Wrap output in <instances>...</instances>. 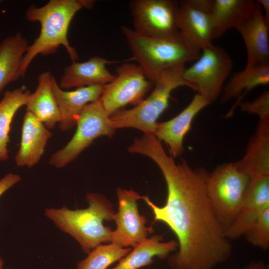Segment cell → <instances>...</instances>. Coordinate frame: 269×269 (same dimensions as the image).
<instances>
[{
    "label": "cell",
    "mask_w": 269,
    "mask_h": 269,
    "mask_svg": "<svg viewBox=\"0 0 269 269\" xmlns=\"http://www.w3.org/2000/svg\"><path fill=\"white\" fill-rule=\"evenodd\" d=\"M135 151L151 159L165 181L164 205H156L147 196H141V199L152 210V223H164L177 238L178 251L168 258L169 266L173 269H213L227 261L232 246L208 196L209 173L203 168L191 167L184 159L176 163L154 135L143 137Z\"/></svg>",
    "instance_id": "1"
},
{
    "label": "cell",
    "mask_w": 269,
    "mask_h": 269,
    "mask_svg": "<svg viewBox=\"0 0 269 269\" xmlns=\"http://www.w3.org/2000/svg\"><path fill=\"white\" fill-rule=\"evenodd\" d=\"M94 0H51L41 7L32 5L25 12V18L38 22L40 32L29 45L23 57L20 74L24 76L32 60L38 55H48L56 52L60 46L66 49L73 62L79 58L76 50L68 40V31L75 15L80 10L91 9Z\"/></svg>",
    "instance_id": "2"
},
{
    "label": "cell",
    "mask_w": 269,
    "mask_h": 269,
    "mask_svg": "<svg viewBox=\"0 0 269 269\" xmlns=\"http://www.w3.org/2000/svg\"><path fill=\"white\" fill-rule=\"evenodd\" d=\"M86 200L88 204L86 209L50 208L45 210V214L62 231L73 237L88 254L102 243L110 242L113 230L103 223L114 220L115 212L112 203L101 194L88 193Z\"/></svg>",
    "instance_id": "3"
},
{
    "label": "cell",
    "mask_w": 269,
    "mask_h": 269,
    "mask_svg": "<svg viewBox=\"0 0 269 269\" xmlns=\"http://www.w3.org/2000/svg\"><path fill=\"white\" fill-rule=\"evenodd\" d=\"M121 31L132 54L129 60L136 61L152 83L163 71L196 60L201 54V51L190 45L180 33L167 37H150L125 26H121Z\"/></svg>",
    "instance_id": "4"
},
{
    "label": "cell",
    "mask_w": 269,
    "mask_h": 269,
    "mask_svg": "<svg viewBox=\"0 0 269 269\" xmlns=\"http://www.w3.org/2000/svg\"><path fill=\"white\" fill-rule=\"evenodd\" d=\"M185 64H180L160 73L153 83L150 94L129 109H121L110 116V123L115 130L132 128L144 134H154L157 119L167 108L171 92L175 89L191 85L183 77Z\"/></svg>",
    "instance_id": "5"
},
{
    "label": "cell",
    "mask_w": 269,
    "mask_h": 269,
    "mask_svg": "<svg viewBox=\"0 0 269 269\" xmlns=\"http://www.w3.org/2000/svg\"><path fill=\"white\" fill-rule=\"evenodd\" d=\"M249 178L235 163L220 165L209 173L206 182L208 197L220 222L226 230L237 217Z\"/></svg>",
    "instance_id": "6"
},
{
    "label": "cell",
    "mask_w": 269,
    "mask_h": 269,
    "mask_svg": "<svg viewBox=\"0 0 269 269\" xmlns=\"http://www.w3.org/2000/svg\"><path fill=\"white\" fill-rule=\"evenodd\" d=\"M75 133L67 144L50 157L49 163L63 168L75 160L97 138L112 137L116 130L110 123V116L100 99L89 103L83 109L77 120Z\"/></svg>",
    "instance_id": "7"
},
{
    "label": "cell",
    "mask_w": 269,
    "mask_h": 269,
    "mask_svg": "<svg viewBox=\"0 0 269 269\" xmlns=\"http://www.w3.org/2000/svg\"><path fill=\"white\" fill-rule=\"evenodd\" d=\"M201 51L196 61L184 69L183 77L193 90L211 103L222 92L233 62L227 53L220 47L212 45Z\"/></svg>",
    "instance_id": "8"
},
{
    "label": "cell",
    "mask_w": 269,
    "mask_h": 269,
    "mask_svg": "<svg viewBox=\"0 0 269 269\" xmlns=\"http://www.w3.org/2000/svg\"><path fill=\"white\" fill-rule=\"evenodd\" d=\"M116 71L115 77L104 85L100 98L109 116L127 105L138 104L154 85L138 65L125 63Z\"/></svg>",
    "instance_id": "9"
},
{
    "label": "cell",
    "mask_w": 269,
    "mask_h": 269,
    "mask_svg": "<svg viewBox=\"0 0 269 269\" xmlns=\"http://www.w3.org/2000/svg\"><path fill=\"white\" fill-rule=\"evenodd\" d=\"M129 6L136 33L150 37H167L180 33L177 20L179 1L132 0Z\"/></svg>",
    "instance_id": "10"
},
{
    "label": "cell",
    "mask_w": 269,
    "mask_h": 269,
    "mask_svg": "<svg viewBox=\"0 0 269 269\" xmlns=\"http://www.w3.org/2000/svg\"><path fill=\"white\" fill-rule=\"evenodd\" d=\"M118 208L114 220L116 228L112 231L110 242L121 247H134L153 232L151 226L147 227V219L140 214L137 201L141 195L133 190L118 188L116 191Z\"/></svg>",
    "instance_id": "11"
},
{
    "label": "cell",
    "mask_w": 269,
    "mask_h": 269,
    "mask_svg": "<svg viewBox=\"0 0 269 269\" xmlns=\"http://www.w3.org/2000/svg\"><path fill=\"white\" fill-rule=\"evenodd\" d=\"M211 0L179 1L177 26L182 37L201 51L213 45V26L209 8Z\"/></svg>",
    "instance_id": "12"
},
{
    "label": "cell",
    "mask_w": 269,
    "mask_h": 269,
    "mask_svg": "<svg viewBox=\"0 0 269 269\" xmlns=\"http://www.w3.org/2000/svg\"><path fill=\"white\" fill-rule=\"evenodd\" d=\"M269 207V176L249 179L240 212L233 224L226 230L230 240L246 233L265 210Z\"/></svg>",
    "instance_id": "13"
},
{
    "label": "cell",
    "mask_w": 269,
    "mask_h": 269,
    "mask_svg": "<svg viewBox=\"0 0 269 269\" xmlns=\"http://www.w3.org/2000/svg\"><path fill=\"white\" fill-rule=\"evenodd\" d=\"M211 103L196 94L190 103L177 115L166 121L157 122L154 135L168 146L170 155L175 158L184 151L183 141L194 118Z\"/></svg>",
    "instance_id": "14"
},
{
    "label": "cell",
    "mask_w": 269,
    "mask_h": 269,
    "mask_svg": "<svg viewBox=\"0 0 269 269\" xmlns=\"http://www.w3.org/2000/svg\"><path fill=\"white\" fill-rule=\"evenodd\" d=\"M234 28L245 45L246 66L269 63V25L266 22L261 7L257 3L253 10Z\"/></svg>",
    "instance_id": "15"
},
{
    "label": "cell",
    "mask_w": 269,
    "mask_h": 269,
    "mask_svg": "<svg viewBox=\"0 0 269 269\" xmlns=\"http://www.w3.org/2000/svg\"><path fill=\"white\" fill-rule=\"evenodd\" d=\"M53 93L61 114L59 128L67 131L76 125L79 116L89 103L100 99L104 85H95L76 88L72 91L61 89L52 77Z\"/></svg>",
    "instance_id": "16"
},
{
    "label": "cell",
    "mask_w": 269,
    "mask_h": 269,
    "mask_svg": "<svg viewBox=\"0 0 269 269\" xmlns=\"http://www.w3.org/2000/svg\"><path fill=\"white\" fill-rule=\"evenodd\" d=\"M52 136L51 132L40 121L26 111L22 121L20 146L15 157L17 166L31 168L38 163Z\"/></svg>",
    "instance_id": "17"
},
{
    "label": "cell",
    "mask_w": 269,
    "mask_h": 269,
    "mask_svg": "<svg viewBox=\"0 0 269 269\" xmlns=\"http://www.w3.org/2000/svg\"><path fill=\"white\" fill-rule=\"evenodd\" d=\"M114 63L100 56L84 62H73L65 68L58 85L63 90L105 85L115 77L116 75L111 73L106 67L107 64Z\"/></svg>",
    "instance_id": "18"
},
{
    "label": "cell",
    "mask_w": 269,
    "mask_h": 269,
    "mask_svg": "<svg viewBox=\"0 0 269 269\" xmlns=\"http://www.w3.org/2000/svg\"><path fill=\"white\" fill-rule=\"evenodd\" d=\"M259 120L245 154L234 162L249 179L255 176H269V117Z\"/></svg>",
    "instance_id": "19"
},
{
    "label": "cell",
    "mask_w": 269,
    "mask_h": 269,
    "mask_svg": "<svg viewBox=\"0 0 269 269\" xmlns=\"http://www.w3.org/2000/svg\"><path fill=\"white\" fill-rule=\"evenodd\" d=\"M269 83V63L246 66L244 70L234 73L223 88L221 103L236 98L235 102L226 114L231 117L235 110L242 102L244 96L257 86Z\"/></svg>",
    "instance_id": "20"
},
{
    "label": "cell",
    "mask_w": 269,
    "mask_h": 269,
    "mask_svg": "<svg viewBox=\"0 0 269 269\" xmlns=\"http://www.w3.org/2000/svg\"><path fill=\"white\" fill-rule=\"evenodd\" d=\"M52 75L49 71L37 77V86L28 98L26 111L35 116L48 129L53 128L61 120V114L52 84Z\"/></svg>",
    "instance_id": "21"
},
{
    "label": "cell",
    "mask_w": 269,
    "mask_h": 269,
    "mask_svg": "<svg viewBox=\"0 0 269 269\" xmlns=\"http://www.w3.org/2000/svg\"><path fill=\"white\" fill-rule=\"evenodd\" d=\"M162 238L161 235L146 238L110 269H139L152 264L155 257L161 259L167 258L171 252L177 250L178 244L173 240L163 242Z\"/></svg>",
    "instance_id": "22"
},
{
    "label": "cell",
    "mask_w": 269,
    "mask_h": 269,
    "mask_svg": "<svg viewBox=\"0 0 269 269\" xmlns=\"http://www.w3.org/2000/svg\"><path fill=\"white\" fill-rule=\"evenodd\" d=\"M253 0H211L209 8L213 39L235 27L255 8Z\"/></svg>",
    "instance_id": "23"
},
{
    "label": "cell",
    "mask_w": 269,
    "mask_h": 269,
    "mask_svg": "<svg viewBox=\"0 0 269 269\" xmlns=\"http://www.w3.org/2000/svg\"><path fill=\"white\" fill-rule=\"evenodd\" d=\"M28 46L27 40L20 32L5 38L0 44V93L21 77L20 69Z\"/></svg>",
    "instance_id": "24"
},
{
    "label": "cell",
    "mask_w": 269,
    "mask_h": 269,
    "mask_svg": "<svg viewBox=\"0 0 269 269\" xmlns=\"http://www.w3.org/2000/svg\"><path fill=\"white\" fill-rule=\"evenodd\" d=\"M31 92L26 87L7 91L0 102V161L8 158L7 145L12 119L20 108L26 106Z\"/></svg>",
    "instance_id": "25"
},
{
    "label": "cell",
    "mask_w": 269,
    "mask_h": 269,
    "mask_svg": "<svg viewBox=\"0 0 269 269\" xmlns=\"http://www.w3.org/2000/svg\"><path fill=\"white\" fill-rule=\"evenodd\" d=\"M132 250L111 243L100 244L93 249L87 257L79 262L77 269H106L111 264L119 261Z\"/></svg>",
    "instance_id": "26"
},
{
    "label": "cell",
    "mask_w": 269,
    "mask_h": 269,
    "mask_svg": "<svg viewBox=\"0 0 269 269\" xmlns=\"http://www.w3.org/2000/svg\"><path fill=\"white\" fill-rule=\"evenodd\" d=\"M251 245L262 250L269 247V207L260 215L251 227L244 235Z\"/></svg>",
    "instance_id": "27"
},
{
    "label": "cell",
    "mask_w": 269,
    "mask_h": 269,
    "mask_svg": "<svg viewBox=\"0 0 269 269\" xmlns=\"http://www.w3.org/2000/svg\"><path fill=\"white\" fill-rule=\"evenodd\" d=\"M238 106L243 112L256 114L259 118L269 117V91L265 90L255 100L242 102Z\"/></svg>",
    "instance_id": "28"
},
{
    "label": "cell",
    "mask_w": 269,
    "mask_h": 269,
    "mask_svg": "<svg viewBox=\"0 0 269 269\" xmlns=\"http://www.w3.org/2000/svg\"><path fill=\"white\" fill-rule=\"evenodd\" d=\"M21 180V177L16 174L9 173L0 180V197L7 190Z\"/></svg>",
    "instance_id": "29"
},
{
    "label": "cell",
    "mask_w": 269,
    "mask_h": 269,
    "mask_svg": "<svg viewBox=\"0 0 269 269\" xmlns=\"http://www.w3.org/2000/svg\"><path fill=\"white\" fill-rule=\"evenodd\" d=\"M242 269H269V267L262 261H257L250 262Z\"/></svg>",
    "instance_id": "30"
},
{
    "label": "cell",
    "mask_w": 269,
    "mask_h": 269,
    "mask_svg": "<svg viewBox=\"0 0 269 269\" xmlns=\"http://www.w3.org/2000/svg\"><path fill=\"white\" fill-rule=\"evenodd\" d=\"M255 1L264 9V17L266 23L269 25V0H257Z\"/></svg>",
    "instance_id": "31"
},
{
    "label": "cell",
    "mask_w": 269,
    "mask_h": 269,
    "mask_svg": "<svg viewBox=\"0 0 269 269\" xmlns=\"http://www.w3.org/2000/svg\"><path fill=\"white\" fill-rule=\"evenodd\" d=\"M3 260L0 256V269H2L3 266Z\"/></svg>",
    "instance_id": "32"
},
{
    "label": "cell",
    "mask_w": 269,
    "mask_h": 269,
    "mask_svg": "<svg viewBox=\"0 0 269 269\" xmlns=\"http://www.w3.org/2000/svg\"><path fill=\"white\" fill-rule=\"evenodd\" d=\"M1 1L0 0V2H1Z\"/></svg>",
    "instance_id": "33"
}]
</instances>
